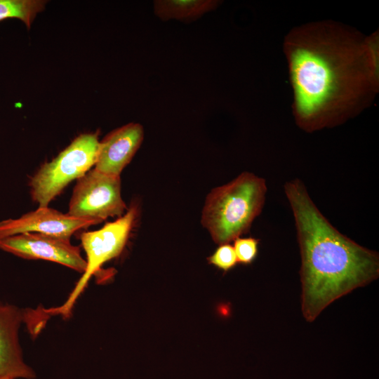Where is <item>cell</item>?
Masks as SVG:
<instances>
[{"label":"cell","mask_w":379,"mask_h":379,"mask_svg":"<svg viewBox=\"0 0 379 379\" xmlns=\"http://www.w3.org/2000/svg\"><path fill=\"white\" fill-rule=\"evenodd\" d=\"M267 191L263 178L241 173L208 194L201 214L202 225L216 244H229L248 232L262 212Z\"/></svg>","instance_id":"3"},{"label":"cell","mask_w":379,"mask_h":379,"mask_svg":"<svg viewBox=\"0 0 379 379\" xmlns=\"http://www.w3.org/2000/svg\"><path fill=\"white\" fill-rule=\"evenodd\" d=\"M0 249L29 260H45L84 273L86 261L70 239L36 232H25L0 239Z\"/></svg>","instance_id":"7"},{"label":"cell","mask_w":379,"mask_h":379,"mask_svg":"<svg viewBox=\"0 0 379 379\" xmlns=\"http://www.w3.org/2000/svg\"><path fill=\"white\" fill-rule=\"evenodd\" d=\"M139 213L138 206L132 204L126 212L114 222L105 224L101 229L81 234L80 239L86 255V268L65 302L57 307L44 309L48 317L70 316L79 295L83 292L91 277L105 262L119 256L124 250Z\"/></svg>","instance_id":"5"},{"label":"cell","mask_w":379,"mask_h":379,"mask_svg":"<svg viewBox=\"0 0 379 379\" xmlns=\"http://www.w3.org/2000/svg\"><path fill=\"white\" fill-rule=\"evenodd\" d=\"M292 111L307 132L339 125L365 109L379 88V34L331 20L305 24L284 41Z\"/></svg>","instance_id":"1"},{"label":"cell","mask_w":379,"mask_h":379,"mask_svg":"<svg viewBox=\"0 0 379 379\" xmlns=\"http://www.w3.org/2000/svg\"><path fill=\"white\" fill-rule=\"evenodd\" d=\"M127 209L121 197L120 176L93 168L77 180L67 213L102 222L109 217H121Z\"/></svg>","instance_id":"6"},{"label":"cell","mask_w":379,"mask_h":379,"mask_svg":"<svg viewBox=\"0 0 379 379\" xmlns=\"http://www.w3.org/2000/svg\"><path fill=\"white\" fill-rule=\"evenodd\" d=\"M259 239L253 237H238L234 240V249L238 262L252 263L257 257Z\"/></svg>","instance_id":"13"},{"label":"cell","mask_w":379,"mask_h":379,"mask_svg":"<svg viewBox=\"0 0 379 379\" xmlns=\"http://www.w3.org/2000/svg\"><path fill=\"white\" fill-rule=\"evenodd\" d=\"M46 4L47 1L45 0H0V21L16 18L29 29Z\"/></svg>","instance_id":"12"},{"label":"cell","mask_w":379,"mask_h":379,"mask_svg":"<svg viewBox=\"0 0 379 379\" xmlns=\"http://www.w3.org/2000/svg\"><path fill=\"white\" fill-rule=\"evenodd\" d=\"M99 223L96 220L77 218L48 206L38 207L18 218L0 221V239L25 232L70 239L76 232Z\"/></svg>","instance_id":"8"},{"label":"cell","mask_w":379,"mask_h":379,"mask_svg":"<svg viewBox=\"0 0 379 379\" xmlns=\"http://www.w3.org/2000/svg\"><path fill=\"white\" fill-rule=\"evenodd\" d=\"M6 379H14V378H6Z\"/></svg>","instance_id":"15"},{"label":"cell","mask_w":379,"mask_h":379,"mask_svg":"<svg viewBox=\"0 0 379 379\" xmlns=\"http://www.w3.org/2000/svg\"><path fill=\"white\" fill-rule=\"evenodd\" d=\"M208 260L224 272L230 270L238 262L234 247L229 244L220 245Z\"/></svg>","instance_id":"14"},{"label":"cell","mask_w":379,"mask_h":379,"mask_svg":"<svg viewBox=\"0 0 379 379\" xmlns=\"http://www.w3.org/2000/svg\"><path fill=\"white\" fill-rule=\"evenodd\" d=\"M25 320V310L0 302V379L36 377L24 361L19 329Z\"/></svg>","instance_id":"9"},{"label":"cell","mask_w":379,"mask_h":379,"mask_svg":"<svg viewBox=\"0 0 379 379\" xmlns=\"http://www.w3.org/2000/svg\"><path fill=\"white\" fill-rule=\"evenodd\" d=\"M99 132L79 135L51 161L45 162L30 178L32 200L46 207L67 185L95 166L99 151Z\"/></svg>","instance_id":"4"},{"label":"cell","mask_w":379,"mask_h":379,"mask_svg":"<svg viewBox=\"0 0 379 379\" xmlns=\"http://www.w3.org/2000/svg\"><path fill=\"white\" fill-rule=\"evenodd\" d=\"M143 138L144 129L139 123L130 122L112 131L100 141L94 168L120 176L140 148Z\"/></svg>","instance_id":"10"},{"label":"cell","mask_w":379,"mask_h":379,"mask_svg":"<svg viewBox=\"0 0 379 379\" xmlns=\"http://www.w3.org/2000/svg\"><path fill=\"white\" fill-rule=\"evenodd\" d=\"M301 255L302 312L312 322L331 302L379 276V255L335 227L298 178L284 184Z\"/></svg>","instance_id":"2"},{"label":"cell","mask_w":379,"mask_h":379,"mask_svg":"<svg viewBox=\"0 0 379 379\" xmlns=\"http://www.w3.org/2000/svg\"><path fill=\"white\" fill-rule=\"evenodd\" d=\"M220 2L218 0H156L154 11L162 20L175 19L190 22L215 9Z\"/></svg>","instance_id":"11"}]
</instances>
